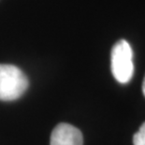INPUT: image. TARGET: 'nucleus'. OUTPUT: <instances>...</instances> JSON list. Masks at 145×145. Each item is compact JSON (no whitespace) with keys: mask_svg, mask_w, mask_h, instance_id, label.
<instances>
[{"mask_svg":"<svg viewBox=\"0 0 145 145\" xmlns=\"http://www.w3.org/2000/svg\"><path fill=\"white\" fill-rule=\"evenodd\" d=\"M134 145H145V122L140 125V129L133 136Z\"/></svg>","mask_w":145,"mask_h":145,"instance_id":"nucleus-4","label":"nucleus"},{"mask_svg":"<svg viewBox=\"0 0 145 145\" xmlns=\"http://www.w3.org/2000/svg\"><path fill=\"white\" fill-rule=\"evenodd\" d=\"M51 145H82L83 138L78 128L69 123H59L51 135Z\"/></svg>","mask_w":145,"mask_h":145,"instance_id":"nucleus-3","label":"nucleus"},{"mask_svg":"<svg viewBox=\"0 0 145 145\" xmlns=\"http://www.w3.org/2000/svg\"><path fill=\"white\" fill-rule=\"evenodd\" d=\"M142 93L145 96V76H144V79H143V82H142Z\"/></svg>","mask_w":145,"mask_h":145,"instance_id":"nucleus-5","label":"nucleus"},{"mask_svg":"<svg viewBox=\"0 0 145 145\" xmlns=\"http://www.w3.org/2000/svg\"><path fill=\"white\" fill-rule=\"evenodd\" d=\"M27 88L28 79L23 71L10 64H0V100H16Z\"/></svg>","mask_w":145,"mask_h":145,"instance_id":"nucleus-1","label":"nucleus"},{"mask_svg":"<svg viewBox=\"0 0 145 145\" xmlns=\"http://www.w3.org/2000/svg\"><path fill=\"white\" fill-rule=\"evenodd\" d=\"M133 50L125 40H120L113 45L110 54V67L113 77L121 84H126L133 77Z\"/></svg>","mask_w":145,"mask_h":145,"instance_id":"nucleus-2","label":"nucleus"}]
</instances>
